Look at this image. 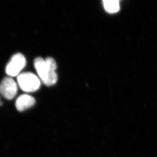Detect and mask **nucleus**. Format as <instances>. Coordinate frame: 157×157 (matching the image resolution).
Instances as JSON below:
<instances>
[{"mask_svg":"<svg viewBox=\"0 0 157 157\" xmlns=\"http://www.w3.org/2000/svg\"><path fill=\"white\" fill-rule=\"evenodd\" d=\"M34 64L39 78L44 85L51 86L56 83L58 80L57 66L53 58L48 57L44 59L38 57L35 59Z\"/></svg>","mask_w":157,"mask_h":157,"instance_id":"obj_1","label":"nucleus"},{"mask_svg":"<svg viewBox=\"0 0 157 157\" xmlns=\"http://www.w3.org/2000/svg\"><path fill=\"white\" fill-rule=\"evenodd\" d=\"M19 87L24 92H35L40 88L41 80L35 74L31 72H24L17 76Z\"/></svg>","mask_w":157,"mask_h":157,"instance_id":"obj_2","label":"nucleus"},{"mask_svg":"<svg viewBox=\"0 0 157 157\" xmlns=\"http://www.w3.org/2000/svg\"><path fill=\"white\" fill-rule=\"evenodd\" d=\"M26 65V59L21 53H18L12 56L6 66L5 71L11 77L18 76L21 71Z\"/></svg>","mask_w":157,"mask_h":157,"instance_id":"obj_3","label":"nucleus"},{"mask_svg":"<svg viewBox=\"0 0 157 157\" xmlns=\"http://www.w3.org/2000/svg\"><path fill=\"white\" fill-rule=\"evenodd\" d=\"M17 93V86L11 77H5L0 83V93L8 100L13 99Z\"/></svg>","mask_w":157,"mask_h":157,"instance_id":"obj_4","label":"nucleus"},{"mask_svg":"<svg viewBox=\"0 0 157 157\" xmlns=\"http://www.w3.org/2000/svg\"><path fill=\"white\" fill-rule=\"evenodd\" d=\"M35 103V100L31 95L24 94L17 99L15 106L19 111H22L33 106Z\"/></svg>","mask_w":157,"mask_h":157,"instance_id":"obj_5","label":"nucleus"},{"mask_svg":"<svg viewBox=\"0 0 157 157\" xmlns=\"http://www.w3.org/2000/svg\"><path fill=\"white\" fill-rule=\"evenodd\" d=\"M103 5L105 10L109 13H115L120 9L119 2L117 0H105Z\"/></svg>","mask_w":157,"mask_h":157,"instance_id":"obj_6","label":"nucleus"}]
</instances>
